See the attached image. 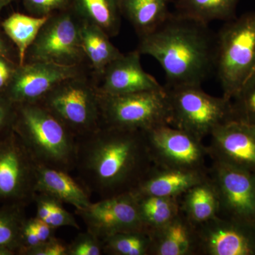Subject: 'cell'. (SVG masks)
Listing matches in <instances>:
<instances>
[{"instance_id": "12", "label": "cell", "mask_w": 255, "mask_h": 255, "mask_svg": "<svg viewBox=\"0 0 255 255\" xmlns=\"http://www.w3.org/2000/svg\"><path fill=\"white\" fill-rule=\"evenodd\" d=\"M85 73V65H67L52 62H26L13 70L7 87L8 98L18 104L40 102L67 79Z\"/></svg>"}, {"instance_id": "14", "label": "cell", "mask_w": 255, "mask_h": 255, "mask_svg": "<svg viewBox=\"0 0 255 255\" xmlns=\"http://www.w3.org/2000/svg\"><path fill=\"white\" fill-rule=\"evenodd\" d=\"M207 146L212 161L255 171V127L232 120L211 132Z\"/></svg>"}, {"instance_id": "19", "label": "cell", "mask_w": 255, "mask_h": 255, "mask_svg": "<svg viewBox=\"0 0 255 255\" xmlns=\"http://www.w3.org/2000/svg\"><path fill=\"white\" fill-rule=\"evenodd\" d=\"M36 193L70 204L75 209H85L92 203L90 193L68 172L36 164Z\"/></svg>"}, {"instance_id": "25", "label": "cell", "mask_w": 255, "mask_h": 255, "mask_svg": "<svg viewBox=\"0 0 255 255\" xmlns=\"http://www.w3.org/2000/svg\"><path fill=\"white\" fill-rule=\"evenodd\" d=\"M48 17L14 13L1 23L5 33L17 48L18 65L24 64L26 52Z\"/></svg>"}, {"instance_id": "15", "label": "cell", "mask_w": 255, "mask_h": 255, "mask_svg": "<svg viewBox=\"0 0 255 255\" xmlns=\"http://www.w3.org/2000/svg\"><path fill=\"white\" fill-rule=\"evenodd\" d=\"M36 164L23 143L0 145V198L33 200Z\"/></svg>"}, {"instance_id": "7", "label": "cell", "mask_w": 255, "mask_h": 255, "mask_svg": "<svg viewBox=\"0 0 255 255\" xmlns=\"http://www.w3.org/2000/svg\"><path fill=\"white\" fill-rule=\"evenodd\" d=\"M102 125L145 132L171 125V109L165 87L122 95L100 94Z\"/></svg>"}, {"instance_id": "31", "label": "cell", "mask_w": 255, "mask_h": 255, "mask_svg": "<svg viewBox=\"0 0 255 255\" xmlns=\"http://www.w3.org/2000/svg\"><path fill=\"white\" fill-rule=\"evenodd\" d=\"M71 0H23L32 16H49L70 6Z\"/></svg>"}, {"instance_id": "18", "label": "cell", "mask_w": 255, "mask_h": 255, "mask_svg": "<svg viewBox=\"0 0 255 255\" xmlns=\"http://www.w3.org/2000/svg\"><path fill=\"white\" fill-rule=\"evenodd\" d=\"M150 255H198L196 226L182 214L149 233Z\"/></svg>"}, {"instance_id": "34", "label": "cell", "mask_w": 255, "mask_h": 255, "mask_svg": "<svg viewBox=\"0 0 255 255\" xmlns=\"http://www.w3.org/2000/svg\"><path fill=\"white\" fill-rule=\"evenodd\" d=\"M22 241L24 251L36 247L41 243L32 219L26 221L23 228Z\"/></svg>"}, {"instance_id": "16", "label": "cell", "mask_w": 255, "mask_h": 255, "mask_svg": "<svg viewBox=\"0 0 255 255\" xmlns=\"http://www.w3.org/2000/svg\"><path fill=\"white\" fill-rule=\"evenodd\" d=\"M140 56L136 49L127 54L123 53L111 63L97 80L100 93L122 95L163 88L153 76L144 70Z\"/></svg>"}, {"instance_id": "24", "label": "cell", "mask_w": 255, "mask_h": 255, "mask_svg": "<svg viewBox=\"0 0 255 255\" xmlns=\"http://www.w3.org/2000/svg\"><path fill=\"white\" fill-rule=\"evenodd\" d=\"M238 2L239 0H177L174 13L209 25L213 21L236 18Z\"/></svg>"}, {"instance_id": "35", "label": "cell", "mask_w": 255, "mask_h": 255, "mask_svg": "<svg viewBox=\"0 0 255 255\" xmlns=\"http://www.w3.org/2000/svg\"><path fill=\"white\" fill-rule=\"evenodd\" d=\"M32 222H33L41 243L46 242L50 240V238L55 237V228L51 227L45 221L35 217L34 219H32Z\"/></svg>"}, {"instance_id": "26", "label": "cell", "mask_w": 255, "mask_h": 255, "mask_svg": "<svg viewBox=\"0 0 255 255\" xmlns=\"http://www.w3.org/2000/svg\"><path fill=\"white\" fill-rule=\"evenodd\" d=\"M147 233L164 226L180 212L179 198L135 196Z\"/></svg>"}, {"instance_id": "5", "label": "cell", "mask_w": 255, "mask_h": 255, "mask_svg": "<svg viewBox=\"0 0 255 255\" xmlns=\"http://www.w3.org/2000/svg\"><path fill=\"white\" fill-rule=\"evenodd\" d=\"M38 103L63 122L76 138L102 126L97 79L89 78L86 73L60 82Z\"/></svg>"}, {"instance_id": "27", "label": "cell", "mask_w": 255, "mask_h": 255, "mask_svg": "<svg viewBox=\"0 0 255 255\" xmlns=\"http://www.w3.org/2000/svg\"><path fill=\"white\" fill-rule=\"evenodd\" d=\"M102 242L105 255H150L151 238L148 233H117Z\"/></svg>"}, {"instance_id": "23", "label": "cell", "mask_w": 255, "mask_h": 255, "mask_svg": "<svg viewBox=\"0 0 255 255\" xmlns=\"http://www.w3.org/2000/svg\"><path fill=\"white\" fill-rule=\"evenodd\" d=\"M70 6L82 21L99 26L110 38L119 34L122 16L121 0H71Z\"/></svg>"}, {"instance_id": "37", "label": "cell", "mask_w": 255, "mask_h": 255, "mask_svg": "<svg viewBox=\"0 0 255 255\" xmlns=\"http://www.w3.org/2000/svg\"><path fill=\"white\" fill-rule=\"evenodd\" d=\"M9 49L4 40L0 37V56L9 60Z\"/></svg>"}, {"instance_id": "21", "label": "cell", "mask_w": 255, "mask_h": 255, "mask_svg": "<svg viewBox=\"0 0 255 255\" xmlns=\"http://www.w3.org/2000/svg\"><path fill=\"white\" fill-rule=\"evenodd\" d=\"M80 37L82 49L96 79L123 53L110 41V37L93 23L82 21Z\"/></svg>"}, {"instance_id": "17", "label": "cell", "mask_w": 255, "mask_h": 255, "mask_svg": "<svg viewBox=\"0 0 255 255\" xmlns=\"http://www.w3.org/2000/svg\"><path fill=\"white\" fill-rule=\"evenodd\" d=\"M209 177V170L167 168L153 164L131 193L135 196L179 198L188 189Z\"/></svg>"}, {"instance_id": "4", "label": "cell", "mask_w": 255, "mask_h": 255, "mask_svg": "<svg viewBox=\"0 0 255 255\" xmlns=\"http://www.w3.org/2000/svg\"><path fill=\"white\" fill-rule=\"evenodd\" d=\"M215 71L223 97L231 99L255 73V11L226 21L216 34Z\"/></svg>"}, {"instance_id": "38", "label": "cell", "mask_w": 255, "mask_h": 255, "mask_svg": "<svg viewBox=\"0 0 255 255\" xmlns=\"http://www.w3.org/2000/svg\"><path fill=\"white\" fill-rule=\"evenodd\" d=\"M9 60L5 59L3 57L0 56V73L6 68H9Z\"/></svg>"}, {"instance_id": "9", "label": "cell", "mask_w": 255, "mask_h": 255, "mask_svg": "<svg viewBox=\"0 0 255 255\" xmlns=\"http://www.w3.org/2000/svg\"><path fill=\"white\" fill-rule=\"evenodd\" d=\"M151 158L156 166L167 168L209 171L207 146L202 140L169 124L144 132Z\"/></svg>"}, {"instance_id": "32", "label": "cell", "mask_w": 255, "mask_h": 255, "mask_svg": "<svg viewBox=\"0 0 255 255\" xmlns=\"http://www.w3.org/2000/svg\"><path fill=\"white\" fill-rule=\"evenodd\" d=\"M62 204L63 203L55 199L51 212L45 222L55 229L60 227H72L80 229V226L75 217L62 206Z\"/></svg>"}, {"instance_id": "13", "label": "cell", "mask_w": 255, "mask_h": 255, "mask_svg": "<svg viewBox=\"0 0 255 255\" xmlns=\"http://www.w3.org/2000/svg\"><path fill=\"white\" fill-rule=\"evenodd\" d=\"M196 226L198 255H255V226L217 216Z\"/></svg>"}, {"instance_id": "2", "label": "cell", "mask_w": 255, "mask_h": 255, "mask_svg": "<svg viewBox=\"0 0 255 255\" xmlns=\"http://www.w3.org/2000/svg\"><path fill=\"white\" fill-rule=\"evenodd\" d=\"M139 38L137 50L158 62L165 87L201 86L215 71L216 35L207 24L171 13L157 29Z\"/></svg>"}, {"instance_id": "11", "label": "cell", "mask_w": 255, "mask_h": 255, "mask_svg": "<svg viewBox=\"0 0 255 255\" xmlns=\"http://www.w3.org/2000/svg\"><path fill=\"white\" fill-rule=\"evenodd\" d=\"M87 231L103 241L117 233L147 232L136 198L131 192L101 199L83 209H75Z\"/></svg>"}, {"instance_id": "33", "label": "cell", "mask_w": 255, "mask_h": 255, "mask_svg": "<svg viewBox=\"0 0 255 255\" xmlns=\"http://www.w3.org/2000/svg\"><path fill=\"white\" fill-rule=\"evenodd\" d=\"M68 245L56 237L23 251L28 255H67Z\"/></svg>"}, {"instance_id": "1", "label": "cell", "mask_w": 255, "mask_h": 255, "mask_svg": "<svg viewBox=\"0 0 255 255\" xmlns=\"http://www.w3.org/2000/svg\"><path fill=\"white\" fill-rule=\"evenodd\" d=\"M144 132L101 126L77 138L75 171L101 199L131 192L153 165Z\"/></svg>"}, {"instance_id": "22", "label": "cell", "mask_w": 255, "mask_h": 255, "mask_svg": "<svg viewBox=\"0 0 255 255\" xmlns=\"http://www.w3.org/2000/svg\"><path fill=\"white\" fill-rule=\"evenodd\" d=\"M169 3V0H121V9L140 38L167 20L171 14Z\"/></svg>"}, {"instance_id": "10", "label": "cell", "mask_w": 255, "mask_h": 255, "mask_svg": "<svg viewBox=\"0 0 255 255\" xmlns=\"http://www.w3.org/2000/svg\"><path fill=\"white\" fill-rule=\"evenodd\" d=\"M209 176L219 194V216L255 226V171L213 161Z\"/></svg>"}, {"instance_id": "30", "label": "cell", "mask_w": 255, "mask_h": 255, "mask_svg": "<svg viewBox=\"0 0 255 255\" xmlns=\"http://www.w3.org/2000/svg\"><path fill=\"white\" fill-rule=\"evenodd\" d=\"M25 223H20L14 215L0 214V248H6L17 243L18 238L22 240Z\"/></svg>"}, {"instance_id": "6", "label": "cell", "mask_w": 255, "mask_h": 255, "mask_svg": "<svg viewBox=\"0 0 255 255\" xmlns=\"http://www.w3.org/2000/svg\"><path fill=\"white\" fill-rule=\"evenodd\" d=\"M171 109V126L197 137L210 136L214 129L233 120L231 100L214 97L201 86L165 87Z\"/></svg>"}, {"instance_id": "36", "label": "cell", "mask_w": 255, "mask_h": 255, "mask_svg": "<svg viewBox=\"0 0 255 255\" xmlns=\"http://www.w3.org/2000/svg\"><path fill=\"white\" fill-rule=\"evenodd\" d=\"M8 110L6 104L0 101V128L4 125L7 117Z\"/></svg>"}, {"instance_id": "20", "label": "cell", "mask_w": 255, "mask_h": 255, "mask_svg": "<svg viewBox=\"0 0 255 255\" xmlns=\"http://www.w3.org/2000/svg\"><path fill=\"white\" fill-rule=\"evenodd\" d=\"M180 211L195 226L219 216V197L211 178H206L179 198Z\"/></svg>"}, {"instance_id": "39", "label": "cell", "mask_w": 255, "mask_h": 255, "mask_svg": "<svg viewBox=\"0 0 255 255\" xmlns=\"http://www.w3.org/2000/svg\"><path fill=\"white\" fill-rule=\"evenodd\" d=\"M11 0H0V12L4 6L9 4Z\"/></svg>"}, {"instance_id": "8", "label": "cell", "mask_w": 255, "mask_h": 255, "mask_svg": "<svg viewBox=\"0 0 255 255\" xmlns=\"http://www.w3.org/2000/svg\"><path fill=\"white\" fill-rule=\"evenodd\" d=\"M82 20L71 6L50 15L26 52V62L45 61L62 65H85Z\"/></svg>"}, {"instance_id": "3", "label": "cell", "mask_w": 255, "mask_h": 255, "mask_svg": "<svg viewBox=\"0 0 255 255\" xmlns=\"http://www.w3.org/2000/svg\"><path fill=\"white\" fill-rule=\"evenodd\" d=\"M18 132L23 145L37 164L75 171L77 138L41 104H19Z\"/></svg>"}, {"instance_id": "29", "label": "cell", "mask_w": 255, "mask_h": 255, "mask_svg": "<svg viewBox=\"0 0 255 255\" xmlns=\"http://www.w3.org/2000/svg\"><path fill=\"white\" fill-rule=\"evenodd\" d=\"M104 255L103 242L87 231L78 234L68 245L67 255Z\"/></svg>"}, {"instance_id": "28", "label": "cell", "mask_w": 255, "mask_h": 255, "mask_svg": "<svg viewBox=\"0 0 255 255\" xmlns=\"http://www.w3.org/2000/svg\"><path fill=\"white\" fill-rule=\"evenodd\" d=\"M233 120L255 127V73L231 99Z\"/></svg>"}]
</instances>
